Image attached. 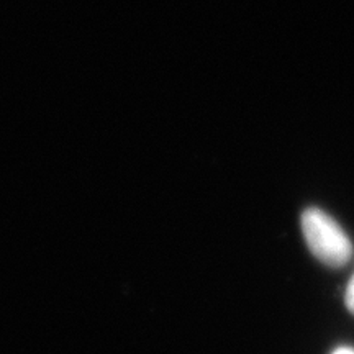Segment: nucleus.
I'll return each mask as SVG.
<instances>
[{
    "instance_id": "obj_2",
    "label": "nucleus",
    "mask_w": 354,
    "mask_h": 354,
    "mask_svg": "<svg viewBox=\"0 0 354 354\" xmlns=\"http://www.w3.org/2000/svg\"><path fill=\"white\" fill-rule=\"evenodd\" d=\"M344 300H346L348 310L354 315V276L351 277V281H349L348 289H346V297H344Z\"/></svg>"
},
{
    "instance_id": "obj_3",
    "label": "nucleus",
    "mask_w": 354,
    "mask_h": 354,
    "mask_svg": "<svg viewBox=\"0 0 354 354\" xmlns=\"http://www.w3.org/2000/svg\"><path fill=\"white\" fill-rule=\"evenodd\" d=\"M333 354H354V349H351V348H342V349H336Z\"/></svg>"
},
{
    "instance_id": "obj_1",
    "label": "nucleus",
    "mask_w": 354,
    "mask_h": 354,
    "mask_svg": "<svg viewBox=\"0 0 354 354\" xmlns=\"http://www.w3.org/2000/svg\"><path fill=\"white\" fill-rule=\"evenodd\" d=\"M305 241L322 263L339 268L351 259L353 246L346 233L320 209H307L302 215Z\"/></svg>"
}]
</instances>
